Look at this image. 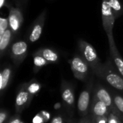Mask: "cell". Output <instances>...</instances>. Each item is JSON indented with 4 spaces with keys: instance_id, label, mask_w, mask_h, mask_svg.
Listing matches in <instances>:
<instances>
[{
    "instance_id": "cell-1",
    "label": "cell",
    "mask_w": 123,
    "mask_h": 123,
    "mask_svg": "<svg viewBox=\"0 0 123 123\" xmlns=\"http://www.w3.org/2000/svg\"><path fill=\"white\" fill-rule=\"evenodd\" d=\"M78 48L81 56L86 61L89 67L93 70L94 73L99 76L103 63H102L94 46L86 40L79 39L78 40Z\"/></svg>"
},
{
    "instance_id": "cell-2",
    "label": "cell",
    "mask_w": 123,
    "mask_h": 123,
    "mask_svg": "<svg viewBox=\"0 0 123 123\" xmlns=\"http://www.w3.org/2000/svg\"><path fill=\"white\" fill-rule=\"evenodd\" d=\"M98 76L104 79L112 87L118 90H123V77L116 72L109 59L103 64L101 72Z\"/></svg>"
},
{
    "instance_id": "cell-3",
    "label": "cell",
    "mask_w": 123,
    "mask_h": 123,
    "mask_svg": "<svg viewBox=\"0 0 123 123\" xmlns=\"http://www.w3.org/2000/svg\"><path fill=\"white\" fill-rule=\"evenodd\" d=\"M69 63L74 76L79 80H84L89 74V66L86 61L79 55H75L70 61Z\"/></svg>"
},
{
    "instance_id": "cell-4",
    "label": "cell",
    "mask_w": 123,
    "mask_h": 123,
    "mask_svg": "<svg viewBox=\"0 0 123 123\" xmlns=\"http://www.w3.org/2000/svg\"><path fill=\"white\" fill-rule=\"evenodd\" d=\"M102 19L103 28L107 34V36L113 35L112 30L116 19L110 6L109 0H102Z\"/></svg>"
},
{
    "instance_id": "cell-5",
    "label": "cell",
    "mask_w": 123,
    "mask_h": 123,
    "mask_svg": "<svg viewBox=\"0 0 123 123\" xmlns=\"http://www.w3.org/2000/svg\"><path fill=\"white\" fill-rule=\"evenodd\" d=\"M28 52V45L24 40H19L13 43L10 48V57L16 66L20 65L25 59Z\"/></svg>"
},
{
    "instance_id": "cell-6",
    "label": "cell",
    "mask_w": 123,
    "mask_h": 123,
    "mask_svg": "<svg viewBox=\"0 0 123 123\" xmlns=\"http://www.w3.org/2000/svg\"><path fill=\"white\" fill-rule=\"evenodd\" d=\"M46 14L47 10L44 9L35 20L28 35V40L30 43H35L41 37L46 19Z\"/></svg>"
},
{
    "instance_id": "cell-7",
    "label": "cell",
    "mask_w": 123,
    "mask_h": 123,
    "mask_svg": "<svg viewBox=\"0 0 123 123\" xmlns=\"http://www.w3.org/2000/svg\"><path fill=\"white\" fill-rule=\"evenodd\" d=\"M33 96L28 92L27 89V83L24 84L21 89L18 91L16 99H15V110L16 112L19 114L29 106L30 102L32 99Z\"/></svg>"
},
{
    "instance_id": "cell-8",
    "label": "cell",
    "mask_w": 123,
    "mask_h": 123,
    "mask_svg": "<svg viewBox=\"0 0 123 123\" xmlns=\"http://www.w3.org/2000/svg\"><path fill=\"white\" fill-rule=\"evenodd\" d=\"M8 19L9 28L12 30L13 33L17 32L24 21L23 14L21 9L18 7L9 6Z\"/></svg>"
},
{
    "instance_id": "cell-9",
    "label": "cell",
    "mask_w": 123,
    "mask_h": 123,
    "mask_svg": "<svg viewBox=\"0 0 123 123\" xmlns=\"http://www.w3.org/2000/svg\"><path fill=\"white\" fill-rule=\"evenodd\" d=\"M108 42H109V46H110V56L112 60L113 63L117 68V70L118 71V73L123 77V59L120 54L116 46L114 37L113 35L107 36Z\"/></svg>"
},
{
    "instance_id": "cell-10",
    "label": "cell",
    "mask_w": 123,
    "mask_h": 123,
    "mask_svg": "<svg viewBox=\"0 0 123 123\" xmlns=\"http://www.w3.org/2000/svg\"><path fill=\"white\" fill-rule=\"evenodd\" d=\"M110 109L103 102L99 100L96 97L92 104V112L94 117L109 116Z\"/></svg>"
},
{
    "instance_id": "cell-11",
    "label": "cell",
    "mask_w": 123,
    "mask_h": 123,
    "mask_svg": "<svg viewBox=\"0 0 123 123\" xmlns=\"http://www.w3.org/2000/svg\"><path fill=\"white\" fill-rule=\"evenodd\" d=\"M90 102V92L89 90H84L79 95L77 107L78 110L81 114L85 115L87 113Z\"/></svg>"
},
{
    "instance_id": "cell-12",
    "label": "cell",
    "mask_w": 123,
    "mask_h": 123,
    "mask_svg": "<svg viewBox=\"0 0 123 123\" xmlns=\"http://www.w3.org/2000/svg\"><path fill=\"white\" fill-rule=\"evenodd\" d=\"M61 97L64 102L68 106L74 105L75 99L73 89L69 84L65 81H63L61 84Z\"/></svg>"
},
{
    "instance_id": "cell-13",
    "label": "cell",
    "mask_w": 123,
    "mask_h": 123,
    "mask_svg": "<svg viewBox=\"0 0 123 123\" xmlns=\"http://www.w3.org/2000/svg\"><path fill=\"white\" fill-rule=\"evenodd\" d=\"M35 53L43 56L45 60L49 62V63H55L59 61L58 53L55 50L49 48H39Z\"/></svg>"
},
{
    "instance_id": "cell-14",
    "label": "cell",
    "mask_w": 123,
    "mask_h": 123,
    "mask_svg": "<svg viewBox=\"0 0 123 123\" xmlns=\"http://www.w3.org/2000/svg\"><path fill=\"white\" fill-rule=\"evenodd\" d=\"M95 97L100 101L103 102L105 104H106V105L110 109V110H114V107H113V99L111 97V95L110 94V93L106 90V89H105L104 87L102 86H99L96 91V94Z\"/></svg>"
},
{
    "instance_id": "cell-15",
    "label": "cell",
    "mask_w": 123,
    "mask_h": 123,
    "mask_svg": "<svg viewBox=\"0 0 123 123\" xmlns=\"http://www.w3.org/2000/svg\"><path fill=\"white\" fill-rule=\"evenodd\" d=\"M13 32L12 30L9 27L6 32L4 33V35L0 37V56L2 58L6 53L13 36Z\"/></svg>"
},
{
    "instance_id": "cell-16",
    "label": "cell",
    "mask_w": 123,
    "mask_h": 123,
    "mask_svg": "<svg viewBox=\"0 0 123 123\" xmlns=\"http://www.w3.org/2000/svg\"><path fill=\"white\" fill-rule=\"evenodd\" d=\"M12 74L11 67H5L0 73V91L2 92L8 86Z\"/></svg>"
},
{
    "instance_id": "cell-17",
    "label": "cell",
    "mask_w": 123,
    "mask_h": 123,
    "mask_svg": "<svg viewBox=\"0 0 123 123\" xmlns=\"http://www.w3.org/2000/svg\"><path fill=\"white\" fill-rule=\"evenodd\" d=\"M32 57H33V71L35 73H37L39 71V70L43 68V66L49 64V62L45 60L43 56H41L40 55H38L37 53H35V52L32 54Z\"/></svg>"
},
{
    "instance_id": "cell-18",
    "label": "cell",
    "mask_w": 123,
    "mask_h": 123,
    "mask_svg": "<svg viewBox=\"0 0 123 123\" xmlns=\"http://www.w3.org/2000/svg\"><path fill=\"white\" fill-rule=\"evenodd\" d=\"M109 4L115 17V19H117L123 14V7L120 0H109Z\"/></svg>"
},
{
    "instance_id": "cell-19",
    "label": "cell",
    "mask_w": 123,
    "mask_h": 123,
    "mask_svg": "<svg viewBox=\"0 0 123 123\" xmlns=\"http://www.w3.org/2000/svg\"><path fill=\"white\" fill-rule=\"evenodd\" d=\"M27 89L28 92L34 96L37 92H38L41 89V85L40 83L36 81L35 80H32L29 83H27Z\"/></svg>"
},
{
    "instance_id": "cell-20",
    "label": "cell",
    "mask_w": 123,
    "mask_h": 123,
    "mask_svg": "<svg viewBox=\"0 0 123 123\" xmlns=\"http://www.w3.org/2000/svg\"><path fill=\"white\" fill-rule=\"evenodd\" d=\"M9 27L8 18L0 17V37L4 35L6 30Z\"/></svg>"
},
{
    "instance_id": "cell-21",
    "label": "cell",
    "mask_w": 123,
    "mask_h": 123,
    "mask_svg": "<svg viewBox=\"0 0 123 123\" xmlns=\"http://www.w3.org/2000/svg\"><path fill=\"white\" fill-rule=\"evenodd\" d=\"M113 102L115 107L123 113V97L119 95H115L113 97Z\"/></svg>"
},
{
    "instance_id": "cell-22",
    "label": "cell",
    "mask_w": 123,
    "mask_h": 123,
    "mask_svg": "<svg viewBox=\"0 0 123 123\" xmlns=\"http://www.w3.org/2000/svg\"><path fill=\"white\" fill-rule=\"evenodd\" d=\"M90 123H108V116L103 117H95L93 122H89Z\"/></svg>"
},
{
    "instance_id": "cell-23",
    "label": "cell",
    "mask_w": 123,
    "mask_h": 123,
    "mask_svg": "<svg viewBox=\"0 0 123 123\" xmlns=\"http://www.w3.org/2000/svg\"><path fill=\"white\" fill-rule=\"evenodd\" d=\"M119 118L117 117V115H115L112 112L110 113L108 116V123H118Z\"/></svg>"
},
{
    "instance_id": "cell-24",
    "label": "cell",
    "mask_w": 123,
    "mask_h": 123,
    "mask_svg": "<svg viewBox=\"0 0 123 123\" xmlns=\"http://www.w3.org/2000/svg\"><path fill=\"white\" fill-rule=\"evenodd\" d=\"M8 117V112L6 110H1L0 112V123H4Z\"/></svg>"
},
{
    "instance_id": "cell-25",
    "label": "cell",
    "mask_w": 123,
    "mask_h": 123,
    "mask_svg": "<svg viewBox=\"0 0 123 123\" xmlns=\"http://www.w3.org/2000/svg\"><path fill=\"white\" fill-rule=\"evenodd\" d=\"M50 123H63V120L61 116H56L55 117Z\"/></svg>"
},
{
    "instance_id": "cell-26",
    "label": "cell",
    "mask_w": 123,
    "mask_h": 123,
    "mask_svg": "<svg viewBox=\"0 0 123 123\" xmlns=\"http://www.w3.org/2000/svg\"><path fill=\"white\" fill-rule=\"evenodd\" d=\"M21 123V120H20V117L19 115L18 116H15L9 122V123Z\"/></svg>"
},
{
    "instance_id": "cell-27",
    "label": "cell",
    "mask_w": 123,
    "mask_h": 123,
    "mask_svg": "<svg viewBox=\"0 0 123 123\" xmlns=\"http://www.w3.org/2000/svg\"><path fill=\"white\" fill-rule=\"evenodd\" d=\"M6 5V0H0V8H2Z\"/></svg>"
},
{
    "instance_id": "cell-28",
    "label": "cell",
    "mask_w": 123,
    "mask_h": 123,
    "mask_svg": "<svg viewBox=\"0 0 123 123\" xmlns=\"http://www.w3.org/2000/svg\"><path fill=\"white\" fill-rule=\"evenodd\" d=\"M80 123H90L89 122H88V121H82V122H81Z\"/></svg>"
},
{
    "instance_id": "cell-29",
    "label": "cell",
    "mask_w": 123,
    "mask_h": 123,
    "mask_svg": "<svg viewBox=\"0 0 123 123\" xmlns=\"http://www.w3.org/2000/svg\"><path fill=\"white\" fill-rule=\"evenodd\" d=\"M26 1H27V0H21V2H23V3H24V2Z\"/></svg>"
},
{
    "instance_id": "cell-30",
    "label": "cell",
    "mask_w": 123,
    "mask_h": 123,
    "mask_svg": "<svg viewBox=\"0 0 123 123\" xmlns=\"http://www.w3.org/2000/svg\"><path fill=\"white\" fill-rule=\"evenodd\" d=\"M118 123H121V121H120V120H119V121H118Z\"/></svg>"
},
{
    "instance_id": "cell-31",
    "label": "cell",
    "mask_w": 123,
    "mask_h": 123,
    "mask_svg": "<svg viewBox=\"0 0 123 123\" xmlns=\"http://www.w3.org/2000/svg\"><path fill=\"white\" fill-rule=\"evenodd\" d=\"M24 123V122H22V121H21V123Z\"/></svg>"
}]
</instances>
